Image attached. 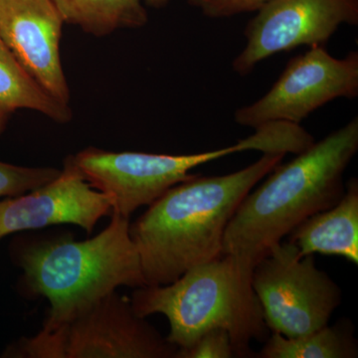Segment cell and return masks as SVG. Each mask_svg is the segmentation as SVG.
<instances>
[{"label":"cell","instance_id":"277c9868","mask_svg":"<svg viewBox=\"0 0 358 358\" xmlns=\"http://www.w3.org/2000/svg\"><path fill=\"white\" fill-rule=\"evenodd\" d=\"M253 270L235 257L222 255L186 271L164 286L134 289L131 306L145 317L164 315L167 341L178 350L190 348L205 333L222 329L230 334L235 357H248L254 339L268 338L262 308L252 286Z\"/></svg>","mask_w":358,"mask_h":358},{"label":"cell","instance_id":"8fae6325","mask_svg":"<svg viewBox=\"0 0 358 358\" xmlns=\"http://www.w3.org/2000/svg\"><path fill=\"white\" fill-rule=\"evenodd\" d=\"M62 17L51 0H0V34L23 69L52 96L68 105L61 62Z\"/></svg>","mask_w":358,"mask_h":358},{"label":"cell","instance_id":"7c38bea8","mask_svg":"<svg viewBox=\"0 0 358 358\" xmlns=\"http://www.w3.org/2000/svg\"><path fill=\"white\" fill-rule=\"evenodd\" d=\"M289 242L301 256H341L358 264V180L350 178L343 197L327 210L313 214L289 233Z\"/></svg>","mask_w":358,"mask_h":358},{"label":"cell","instance_id":"8992f818","mask_svg":"<svg viewBox=\"0 0 358 358\" xmlns=\"http://www.w3.org/2000/svg\"><path fill=\"white\" fill-rule=\"evenodd\" d=\"M239 152L231 147L202 154L171 155L115 152L88 148L69 159L98 192L110 197L112 213L129 218L148 206L174 185L193 178L195 167Z\"/></svg>","mask_w":358,"mask_h":358},{"label":"cell","instance_id":"4fadbf2b","mask_svg":"<svg viewBox=\"0 0 358 358\" xmlns=\"http://www.w3.org/2000/svg\"><path fill=\"white\" fill-rule=\"evenodd\" d=\"M63 21L94 36L117 29L141 28L148 14L143 0H51Z\"/></svg>","mask_w":358,"mask_h":358},{"label":"cell","instance_id":"9a60e30c","mask_svg":"<svg viewBox=\"0 0 358 358\" xmlns=\"http://www.w3.org/2000/svg\"><path fill=\"white\" fill-rule=\"evenodd\" d=\"M358 345L355 329L348 320H339L299 338H289L272 333L267 338L262 358H357Z\"/></svg>","mask_w":358,"mask_h":358},{"label":"cell","instance_id":"e0dca14e","mask_svg":"<svg viewBox=\"0 0 358 358\" xmlns=\"http://www.w3.org/2000/svg\"><path fill=\"white\" fill-rule=\"evenodd\" d=\"M60 173V169L53 167H25L0 162V199L31 192Z\"/></svg>","mask_w":358,"mask_h":358},{"label":"cell","instance_id":"30bf717a","mask_svg":"<svg viewBox=\"0 0 358 358\" xmlns=\"http://www.w3.org/2000/svg\"><path fill=\"white\" fill-rule=\"evenodd\" d=\"M112 212L110 197L90 185L68 157L50 182L0 200V239L60 224L79 226L92 234L99 221Z\"/></svg>","mask_w":358,"mask_h":358},{"label":"cell","instance_id":"ffe728a7","mask_svg":"<svg viewBox=\"0 0 358 358\" xmlns=\"http://www.w3.org/2000/svg\"><path fill=\"white\" fill-rule=\"evenodd\" d=\"M143 1L148 6L159 9L162 8V7L166 6L169 0H143Z\"/></svg>","mask_w":358,"mask_h":358},{"label":"cell","instance_id":"ba28073f","mask_svg":"<svg viewBox=\"0 0 358 358\" xmlns=\"http://www.w3.org/2000/svg\"><path fill=\"white\" fill-rule=\"evenodd\" d=\"M343 24L358 25V0H270L247 23L246 46L233 70L247 76L275 54L324 46Z\"/></svg>","mask_w":358,"mask_h":358},{"label":"cell","instance_id":"44dd1931","mask_svg":"<svg viewBox=\"0 0 358 358\" xmlns=\"http://www.w3.org/2000/svg\"><path fill=\"white\" fill-rule=\"evenodd\" d=\"M9 113L6 112V110L1 109L0 108V134L4 131L6 129V126L7 124V121H8Z\"/></svg>","mask_w":358,"mask_h":358},{"label":"cell","instance_id":"7a4b0ae2","mask_svg":"<svg viewBox=\"0 0 358 358\" xmlns=\"http://www.w3.org/2000/svg\"><path fill=\"white\" fill-rule=\"evenodd\" d=\"M358 150V117L286 164L275 166L263 185L250 192L230 219L222 255L253 270L299 225L338 203L343 174Z\"/></svg>","mask_w":358,"mask_h":358},{"label":"cell","instance_id":"6da1fadb","mask_svg":"<svg viewBox=\"0 0 358 358\" xmlns=\"http://www.w3.org/2000/svg\"><path fill=\"white\" fill-rule=\"evenodd\" d=\"M284 157L265 154L236 173L194 176L148 205L129 223L145 286L171 284L189 268L222 256L224 233L237 207Z\"/></svg>","mask_w":358,"mask_h":358},{"label":"cell","instance_id":"52a82bcc","mask_svg":"<svg viewBox=\"0 0 358 358\" xmlns=\"http://www.w3.org/2000/svg\"><path fill=\"white\" fill-rule=\"evenodd\" d=\"M357 96L358 52L338 59L324 46H313L289 61L265 96L236 110L234 120L254 129L268 122L301 124L331 101Z\"/></svg>","mask_w":358,"mask_h":358},{"label":"cell","instance_id":"9c48e42d","mask_svg":"<svg viewBox=\"0 0 358 358\" xmlns=\"http://www.w3.org/2000/svg\"><path fill=\"white\" fill-rule=\"evenodd\" d=\"M49 331L55 334L59 358H176L178 350L117 291Z\"/></svg>","mask_w":358,"mask_h":358},{"label":"cell","instance_id":"5bb4252c","mask_svg":"<svg viewBox=\"0 0 358 358\" xmlns=\"http://www.w3.org/2000/svg\"><path fill=\"white\" fill-rule=\"evenodd\" d=\"M0 108L36 110L57 122L72 119L69 106L54 100L23 69L0 34Z\"/></svg>","mask_w":358,"mask_h":358},{"label":"cell","instance_id":"ac0fdd59","mask_svg":"<svg viewBox=\"0 0 358 358\" xmlns=\"http://www.w3.org/2000/svg\"><path fill=\"white\" fill-rule=\"evenodd\" d=\"M230 334L222 329L207 331L190 348L178 350L176 358H231L234 357Z\"/></svg>","mask_w":358,"mask_h":358},{"label":"cell","instance_id":"d6986e66","mask_svg":"<svg viewBox=\"0 0 358 358\" xmlns=\"http://www.w3.org/2000/svg\"><path fill=\"white\" fill-rule=\"evenodd\" d=\"M270 0H187V3L209 18H229L257 13Z\"/></svg>","mask_w":358,"mask_h":358},{"label":"cell","instance_id":"3957f363","mask_svg":"<svg viewBox=\"0 0 358 358\" xmlns=\"http://www.w3.org/2000/svg\"><path fill=\"white\" fill-rule=\"evenodd\" d=\"M14 260L23 271L28 294L49 301L42 329L69 324L120 287L145 286L140 255L129 235V219L110 214L109 225L96 236L18 242Z\"/></svg>","mask_w":358,"mask_h":358},{"label":"cell","instance_id":"2e32d148","mask_svg":"<svg viewBox=\"0 0 358 358\" xmlns=\"http://www.w3.org/2000/svg\"><path fill=\"white\" fill-rule=\"evenodd\" d=\"M315 138L300 124L275 121L255 129V133L236 143L239 152L259 150L265 154L300 155L315 143Z\"/></svg>","mask_w":358,"mask_h":358},{"label":"cell","instance_id":"5b68a950","mask_svg":"<svg viewBox=\"0 0 358 358\" xmlns=\"http://www.w3.org/2000/svg\"><path fill=\"white\" fill-rule=\"evenodd\" d=\"M252 286L268 331L293 338L329 324L341 301V291L291 242H280L257 264Z\"/></svg>","mask_w":358,"mask_h":358}]
</instances>
